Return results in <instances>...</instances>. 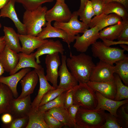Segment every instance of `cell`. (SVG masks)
<instances>
[{
  "label": "cell",
  "instance_id": "cell-19",
  "mask_svg": "<svg viewBox=\"0 0 128 128\" xmlns=\"http://www.w3.org/2000/svg\"><path fill=\"white\" fill-rule=\"evenodd\" d=\"M18 35L22 45L21 52L27 55L32 53L48 40L27 34H18Z\"/></svg>",
  "mask_w": 128,
  "mask_h": 128
},
{
  "label": "cell",
  "instance_id": "cell-27",
  "mask_svg": "<svg viewBox=\"0 0 128 128\" xmlns=\"http://www.w3.org/2000/svg\"><path fill=\"white\" fill-rule=\"evenodd\" d=\"M59 122L70 128H77L75 122L64 107L53 108L48 110Z\"/></svg>",
  "mask_w": 128,
  "mask_h": 128
},
{
  "label": "cell",
  "instance_id": "cell-38",
  "mask_svg": "<svg viewBox=\"0 0 128 128\" xmlns=\"http://www.w3.org/2000/svg\"><path fill=\"white\" fill-rule=\"evenodd\" d=\"M43 115L45 121L49 128H61L64 125L48 111L44 112Z\"/></svg>",
  "mask_w": 128,
  "mask_h": 128
},
{
  "label": "cell",
  "instance_id": "cell-33",
  "mask_svg": "<svg viewBox=\"0 0 128 128\" xmlns=\"http://www.w3.org/2000/svg\"><path fill=\"white\" fill-rule=\"evenodd\" d=\"M66 93V91L63 92L53 100L39 106L38 110L41 112H44L53 108L64 107Z\"/></svg>",
  "mask_w": 128,
  "mask_h": 128
},
{
  "label": "cell",
  "instance_id": "cell-39",
  "mask_svg": "<svg viewBox=\"0 0 128 128\" xmlns=\"http://www.w3.org/2000/svg\"><path fill=\"white\" fill-rule=\"evenodd\" d=\"M105 122L101 128H121L117 118L110 113L105 112Z\"/></svg>",
  "mask_w": 128,
  "mask_h": 128
},
{
  "label": "cell",
  "instance_id": "cell-42",
  "mask_svg": "<svg viewBox=\"0 0 128 128\" xmlns=\"http://www.w3.org/2000/svg\"><path fill=\"white\" fill-rule=\"evenodd\" d=\"M122 21L123 23V27L117 39L118 41H128V20Z\"/></svg>",
  "mask_w": 128,
  "mask_h": 128
},
{
  "label": "cell",
  "instance_id": "cell-29",
  "mask_svg": "<svg viewBox=\"0 0 128 128\" xmlns=\"http://www.w3.org/2000/svg\"><path fill=\"white\" fill-rule=\"evenodd\" d=\"M123 26L122 21L116 24L106 27L99 31V38L114 41L117 39Z\"/></svg>",
  "mask_w": 128,
  "mask_h": 128
},
{
  "label": "cell",
  "instance_id": "cell-22",
  "mask_svg": "<svg viewBox=\"0 0 128 128\" xmlns=\"http://www.w3.org/2000/svg\"><path fill=\"white\" fill-rule=\"evenodd\" d=\"M31 71L30 68H23L19 72L10 76L4 77L1 76L0 77V83L7 86L12 91L14 98L16 99L18 95L17 88L18 82Z\"/></svg>",
  "mask_w": 128,
  "mask_h": 128
},
{
  "label": "cell",
  "instance_id": "cell-44",
  "mask_svg": "<svg viewBox=\"0 0 128 128\" xmlns=\"http://www.w3.org/2000/svg\"><path fill=\"white\" fill-rule=\"evenodd\" d=\"M79 107V106L78 105L73 104L69 106L67 109L69 114L75 123V119L76 115Z\"/></svg>",
  "mask_w": 128,
  "mask_h": 128
},
{
  "label": "cell",
  "instance_id": "cell-41",
  "mask_svg": "<svg viewBox=\"0 0 128 128\" xmlns=\"http://www.w3.org/2000/svg\"><path fill=\"white\" fill-rule=\"evenodd\" d=\"M95 15L103 13V8L105 5L104 0H90Z\"/></svg>",
  "mask_w": 128,
  "mask_h": 128
},
{
  "label": "cell",
  "instance_id": "cell-34",
  "mask_svg": "<svg viewBox=\"0 0 128 128\" xmlns=\"http://www.w3.org/2000/svg\"><path fill=\"white\" fill-rule=\"evenodd\" d=\"M78 14L80 20L88 26L92 17L95 15L90 0H88L83 10Z\"/></svg>",
  "mask_w": 128,
  "mask_h": 128
},
{
  "label": "cell",
  "instance_id": "cell-47",
  "mask_svg": "<svg viewBox=\"0 0 128 128\" xmlns=\"http://www.w3.org/2000/svg\"><path fill=\"white\" fill-rule=\"evenodd\" d=\"M105 4L112 2H115L122 4L128 11V0H104Z\"/></svg>",
  "mask_w": 128,
  "mask_h": 128
},
{
  "label": "cell",
  "instance_id": "cell-26",
  "mask_svg": "<svg viewBox=\"0 0 128 128\" xmlns=\"http://www.w3.org/2000/svg\"><path fill=\"white\" fill-rule=\"evenodd\" d=\"M3 36L5 46L13 51L18 53L21 52V49L18 35L14 29L10 27L4 26Z\"/></svg>",
  "mask_w": 128,
  "mask_h": 128
},
{
  "label": "cell",
  "instance_id": "cell-28",
  "mask_svg": "<svg viewBox=\"0 0 128 128\" xmlns=\"http://www.w3.org/2000/svg\"><path fill=\"white\" fill-rule=\"evenodd\" d=\"M43 113L38 109L32 108L28 115V121L26 128H49L45 121Z\"/></svg>",
  "mask_w": 128,
  "mask_h": 128
},
{
  "label": "cell",
  "instance_id": "cell-31",
  "mask_svg": "<svg viewBox=\"0 0 128 128\" xmlns=\"http://www.w3.org/2000/svg\"><path fill=\"white\" fill-rule=\"evenodd\" d=\"M114 73L118 74L125 85H128V56L116 62Z\"/></svg>",
  "mask_w": 128,
  "mask_h": 128
},
{
  "label": "cell",
  "instance_id": "cell-15",
  "mask_svg": "<svg viewBox=\"0 0 128 128\" xmlns=\"http://www.w3.org/2000/svg\"><path fill=\"white\" fill-rule=\"evenodd\" d=\"M122 21L121 18L115 14H107L103 13L92 18L88 26L90 28L96 27L100 31L108 26L116 24Z\"/></svg>",
  "mask_w": 128,
  "mask_h": 128
},
{
  "label": "cell",
  "instance_id": "cell-43",
  "mask_svg": "<svg viewBox=\"0 0 128 128\" xmlns=\"http://www.w3.org/2000/svg\"><path fill=\"white\" fill-rule=\"evenodd\" d=\"M72 89L66 91L64 107L67 109L69 106L73 104Z\"/></svg>",
  "mask_w": 128,
  "mask_h": 128
},
{
  "label": "cell",
  "instance_id": "cell-12",
  "mask_svg": "<svg viewBox=\"0 0 128 128\" xmlns=\"http://www.w3.org/2000/svg\"><path fill=\"white\" fill-rule=\"evenodd\" d=\"M31 104L30 95L19 100L14 98L9 113L13 119L28 116L32 108Z\"/></svg>",
  "mask_w": 128,
  "mask_h": 128
},
{
  "label": "cell",
  "instance_id": "cell-40",
  "mask_svg": "<svg viewBox=\"0 0 128 128\" xmlns=\"http://www.w3.org/2000/svg\"><path fill=\"white\" fill-rule=\"evenodd\" d=\"M28 116L13 119L9 124H5L4 127L8 128H26L28 121Z\"/></svg>",
  "mask_w": 128,
  "mask_h": 128
},
{
  "label": "cell",
  "instance_id": "cell-17",
  "mask_svg": "<svg viewBox=\"0 0 128 128\" xmlns=\"http://www.w3.org/2000/svg\"><path fill=\"white\" fill-rule=\"evenodd\" d=\"M64 51L63 44L60 41L48 40L38 48L37 51L34 53L36 62L39 64L41 63L39 57L42 55L51 54L56 52L62 55H63Z\"/></svg>",
  "mask_w": 128,
  "mask_h": 128
},
{
  "label": "cell",
  "instance_id": "cell-24",
  "mask_svg": "<svg viewBox=\"0 0 128 128\" xmlns=\"http://www.w3.org/2000/svg\"><path fill=\"white\" fill-rule=\"evenodd\" d=\"M14 98L9 87L6 85L0 83V114L10 113Z\"/></svg>",
  "mask_w": 128,
  "mask_h": 128
},
{
  "label": "cell",
  "instance_id": "cell-8",
  "mask_svg": "<svg viewBox=\"0 0 128 128\" xmlns=\"http://www.w3.org/2000/svg\"><path fill=\"white\" fill-rule=\"evenodd\" d=\"M99 31L96 27L86 30L81 36L78 34L76 36V41L73 47L78 52L84 53L91 45L99 38Z\"/></svg>",
  "mask_w": 128,
  "mask_h": 128
},
{
  "label": "cell",
  "instance_id": "cell-16",
  "mask_svg": "<svg viewBox=\"0 0 128 128\" xmlns=\"http://www.w3.org/2000/svg\"><path fill=\"white\" fill-rule=\"evenodd\" d=\"M38 80V75L34 69L27 73L20 82L21 86L22 92L16 99H22L32 93Z\"/></svg>",
  "mask_w": 128,
  "mask_h": 128
},
{
  "label": "cell",
  "instance_id": "cell-5",
  "mask_svg": "<svg viewBox=\"0 0 128 128\" xmlns=\"http://www.w3.org/2000/svg\"><path fill=\"white\" fill-rule=\"evenodd\" d=\"M72 89L73 104L88 109H94L97 104L95 91L87 83H79Z\"/></svg>",
  "mask_w": 128,
  "mask_h": 128
},
{
  "label": "cell",
  "instance_id": "cell-4",
  "mask_svg": "<svg viewBox=\"0 0 128 128\" xmlns=\"http://www.w3.org/2000/svg\"><path fill=\"white\" fill-rule=\"evenodd\" d=\"M91 45V50L94 57L112 65L128 56L124 53V50L106 46L101 41H96Z\"/></svg>",
  "mask_w": 128,
  "mask_h": 128
},
{
  "label": "cell",
  "instance_id": "cell-10",
  "mask_svg": "<svg viewBox=\"0 0 128 128\" xmlns=\"http://www.w3.org/2000/svg\"><path fill=\"white\" fill-rule=\"evenodd\" d=\"M59 53L56 52L51 54H47L45 59L46 67V78L50 82L55 89L57 88L58 69L61 64Z\"/></svg>",
  "mask_w": 128,
  "mask_h": 128
},
{
  "label": "cell",
  "instance_id": "cell-51",
  "mask_svg": "<svg viewBox=\"0 0 128 128\" xmlns=\"http://www.w3.org/2000/svg\"><path fill=\"white\" fill-rule=\"evenodd\" d=\"M128 45L124 44H119V45L125 51H128Z\"/></svg>",
  "mask_w": 128,
  "mask_h": 128
},
{
  "label": "cell",
  "instance_id": "cell-13",
  "mask_svg": "<svg viewBox=\"0 0 128 128\" xmlns=\"http://www.w3.org/2000/svg\"><path fill=\"white\" fill-rule=\"evenodd\" d=\"M95 91L97 104L95 109L106 110L116 118V112L118 108L121 105L128 103V99L116 101L105 97L98 91Z\"/></svg>",
  "mask_w": 128,
  "mask_h": 128
},
{
  "label": "cell",
  "instance_id": "cell-49",
  "mask_svg": "<svg viewBox=\"0 0 128 128\" xmlns=\"http://www.w3.org/2000/svg\"><path fill=\"white\" fill-rule=\"evenodd\" d=\"M5 46L3 36L0 37V53L4 49Z\"/></svg>",
  "mask_w": 128,
  "mask_h": 128
},
{
  "label": "cell",
  "instance_id": "cell-21",
  "mask_svg": "<svg viewBox=\"0 0 128 128\" xmlns=\"http://www.w3.org/2000/svg\"><path fill=\"white\" fill-rule=\"evenodd\" d=\"M37 74L40 82V87L38 94L33 102L31 107L32 109H38L41 100L43 96L49 91L55 89L48 82L45 75L44 69L42 67L39 69H34Z\"/></svg>",
  "mask_w": 128,
  "mask_h": 128
},
{
  "label": "cell",
  "instance_id": "cell-54",
  "mask_svg": "<svg viewBox=\"0 0 128 128\" xmlns=\"http://www.w3.org/2000/svg\"><path fill=\"white\" fill-rule=\"evenodd\" d=\"M1 17L0 15V17ZM1 27H2V25H1V23H0V29L1 28Z\"/></svg>",
  "mask_w": 128,
  "mask_h": 128
},
{
  "label": "cell",
  "instance_id": "cell-23",
  "mask_svg": "<svg viewBox=\"0 0 128 128\" xmlns=\"http://www.w3.org/2000/svg\"><path fill=\"white\" fill-rule=\"evenodd\" d=\"M87 84L95 91H98L106 98L114 100L116 93V88L115 81L96 82L89 81Z\"/></svg>",
  "mask_w": 128,
  "mask_h": 128
},
{
  "label": "cell",
  "instance_id": "cell-7",
  "mask_svg": "<svg viewBox=\"0 0 128 128\" xmlns=\"http://www.w3.org/2000/svg\"><path fill=\"white\" fill-rule=\"evenodd\" d=\"M114 66L100 60L92 70L89 81L96 82L114 81Z\"/></svg>",
  "mask_w": 128,
  "mask_h": 128
},
{
  "label": "cell",
  "instance_id": "cell-48",
  "mask_svg": "<svg viewBox=\"0 0 128 128\" xmlns=\"http://www.w3.org/2000/svg\"><path fill=\"white\" fill-rule=\"evenodd\" d=\"M88 0H80V5L79 9L77 11L78 13L82 11L84 9Z\"/></svg>",
  "mask_w": 128,
  "mask_h": 128
},
{
  "label": "cell",
  "instance_id": "cell-35",
  "mask_svg": "<svg viewBox=\"0 0 128 128\" xmlns=\"http://www.w3.org/2000/svg\"><path fill=\"white\" fill-rule=\"evenodd\" d=\"M128 103L123 105L118 109L117 118L121 128H128Z\"/></svg>",
  "mask_w": 128,
  "mask_h": 128
},
{
  "label": "cell",
  "instance_id": "cell-36",
  "mask_svg": "<svg viewBox=\"0 0 128 128\" xmlns=\"http://www.w3.org/2000/svg\"><path fill=\"white\" fill-rule=\"evenodd\" d=\"M15 2L21 4L26 10H32L37 8L44 3L51 2L54 0H14Z\"/></svg>",
  "mask_w": 128,
  "mask_h": 128
},
{
  "label": "cell",
  "instance_id": "cell-45",
  "mask_svg": "<svg viewBox=\"0 0 128 128\" xmlns=\"http://www.w3.org/2000/svg\"><path fill=\"white\" fill-rule=\"evenodd\" d=\"M102 40L103 41V42L104 44L108 47H110L111 45L118 44H124L127 45H128V41H110L105 39H102Z\"/></svg>",
  "mask_w": 128,
  "mask_h": 128
},
{
  "label": "cell",
  "instance_id": "cell-25",
  "mask_svg": "<svg viewBox=\"0 0 128 128\" xmlns=\"http://www.w3.org/2000/svg\"><path fill=\"white\" fill-rule=\"evenodd\" d=\"M18 54L19 59L18 63L15 68L9 73L10 75L17 73L21 69L32 68L39 69L42 67L41 65L37 64L35 61L34 53H32L30 54L27 55L21 52L18 53Z\"/></svg>",
  "mask_w": 128,
  "mask_h": 128
},
{
  "label": "cell",
  "instance_id": "cell-46",
  "mask_svg": "<svg viewBox=\"0 0 128 128\" xmlns=\"http://www.w3.org/2000/svg\"><path fill=\"white\" fill-rule=\"evenodd\" d=\"M13 120V118L11 114L9 113L4 114L1 117V120L3 123L5 124L10 123Z\"/></svg>",
  "mask_w": 128,
  "mask_h": 128
},
{
  "label": "cell",
  "instance_id": "cell-2",
  "mask_svg": "<svg viewBox=\"0 0 128 128\" xmlns=\"http://www.w3.org/2000/svg\"><path fill=\"white\" fill-rule=\"evenodd\" d=\"M47 10L46 6H42L33 10H26L23 14V23L26 34L37 36L42 31V27L46 25L45 15Z\"/></svg>",
  "mask_w": 128,
  "mask_h": 128
},
{
  "label": "cell",
  "instance_id": "cell-50",
  "mask_svg": "<svg viewBox=\"0 0 128 128\" xmlns=\"http://www.w3.org/2000/svg\"><path fill=\"white\" fill-rule=\"evenodd\" d=\"M10 0H0V10L6 5Z\"/></svg>",
  "mask_w": 128,
  "mask_h": 128
},
{
  "label": "cell",
  "instance_id": "cell-6",
  "mask_svg": "<svg viewBox=\"0 0 128 128\" xmlns=\"http://www.w3.org/2000/svg\"><path fill=\"white\" fill-rule=\"evenodd\" d=\"M77 11H74L69 21L66 22L55 21L53 26L64 31L74 41L76 35L80 33H83L89 28L88 25L79 21Z\"/></svg>",
  "mask_w": 128,
  "mask_h": 128
},
{
  "label": "cell",
  "instance_id": "cell-18",
  "mask_svg": "<svg viewBox=\"0 0 128 128\" xmlns=\"http://www.w3.org/2000/svg\"><path fill=\"white\" fill-rule=\"evenodd\" d=\"M19 59L18 54L6 46L0 53V63L7 72L10 73L15 68Z\"/></svg>",
  "mask_w": 128,
  "mask_h": 128
},
{
  "label": "cell",
  "instance_id": "cell-32",
  "mask_svg": "<svg viewBox=\"0 0 128 128\" xmlns=\"http://www.w3.org/2000/svg\"><path fill=\"white\" fill-rule=\"evenodd\" d=\"M114 81L116 88V93L114 100L121 101L128 99V86L124 85L119 75L114 73Z\"/></svg>",
  "mask_w": 128,
  "mask_h": 128
},
{
  "label": "cell",
  "instance_id": "cell-9",
  "mask_svg": "<svg viewBox=\"0 0 128 128\" xmlns=\"http://www.w3.org/2000/svg\"><path fill=\"white\" fill-rule=\"evenodd\" d=\"M72 14L65 3H62L56 1L53 7L47 11L45 18L47 22H51L55 21L58 22H66L69 21Z\"/></svg>",
  "mask_w": 128,
  "mask_h": 128
},
{
  "label": "cell",
  "instance_id": "cell-11",
  "mask_svg": "<svg viewBox=\"0 0 128 128\" xmlns=\"http://www.w3.org/2000/svg\"><path fill=\"white\" fill-rule=\"evenodd\" d=\"M66 56L61 55V64L58 71L60 82L57 88H62L67 91L73 89L78 84V82L71 72L69 71L67 65Z\"/></svg>",
  "mask_w": 128,
  "mask_h": 128
},
{
  "label": "cell",
  "instance_id": "cell-14",
  "mask_svg": "<svg viewBox=\"0 0 128 128\" xmlns=\"http://www.w3.org/2000/svg\"><path fill=\"white\" fill-rule=\"evenodd\" d=\"M51 22H47L46 26L42 29V31L37 36L40 39H45L52 38H58L68 45L70 48V44L73 42L67 33L63 30L57 28L51 25Z\"/></svg>",
  "mask_w": 128,
  "mask_h": 128
},
{
  "label": "cell",
  "instance_id": "cell-1",
  "mask_svg": "<svg viewBox=\"0 0 128 128\" xmlns=\"http://www.w3.org/2000/svg\"><path fill=\"white\" fill-rule=\"evenodd\" d=\"M67 67L78 83H87L89 81L91 72L95 64L92 57L84 53L72 55L66 60Z\"/></svg>",
  "mask_w": 128,
  "mask_h": 128
},
{
  "label": "cell",
  "instance_id": "cell-53",
  "mask_svg": "<svg viewBox=\"0 0 128 128\" xmlns=\"http://www.w3.org/2000/svg\"><path fill=\"white\" fill-rule=\"evenodd\" d=\"M56 1H57L62 3H64L65 0H56Z\"/></svg>",
  "mask_w": 128,
  "mask_h": 128
},
{
  "label": "cell",
  "instance_id": "cell-52",
  "mask_svg": "<svg viewBox=\"0 0 128 128\" xmlns=\"http://www.w3.org/2000/svg\"><path fill=\"white\" fill-rule=\"evenodd\" d=\"M4 69L0 63V77L4 73Z\"/></svg>",
  "mask_w": 128,
  "mask_h": 128
},
{
  "label": "cell",
  "instance_id": "cell-30",
  "mask_svg": "<svg viewBox=\"0 0 128 128\" xmlns=\"http://www.w3.org/2000/svg\"><path fill=\"white\" fill-rule=\"evenodd\" d=\"M128 11L122 4L112 2L105 4L103 12L106 14H114L119 16L122 20H128Z\"/></svg>",
  "mask_w": 128,
  "mask_h": 128
},
{
  "label": "cell",
  "instance_id": "cell-3",
  "mask_svg": "<svg viewBox=\"0 0 128 128\" xmlns=\"http://www.w3.org/2000/svg\"><path fill=\"white\" fill-rule=\"evenodd\" d=\"M105 111L79 107L76 114L77 128H101L105 122Z\"/></svg>",
  "mask_w": 128,
  "mask_h": 128
},
{
  "label": "cell",
  "instance_id": "cell-37",
  "mask_svg": "<svg viewBox=\"0 0 128 128\" xmlns=\"http://www.w3.org/2000/svg\"><path fill=\"white\" fill-rule=\"evenodd\" d=\"M66 91L62 88H57L50 90L46 93L42 97L39 106L44 105L55 99L63 92Z\"/></svg>",
  "mask_w": 128,
  "mask_h": 128
},
{
  "label": "cell",
  "instance_id": "cell-20",
  "mask_svg": "<svg viewBox=\"0 0 128 128\" xmlns=\"http://www.w3.org/2000/svg\"><path fill=\"white\" fill-rule=\"evenodd\" d=\"M14 0H10L8 4L0 10V15L3 17H8L14 23L19 34H26L25 27L19 20L15 11Z\"/></svg>",
  "mask_w": 128,
  "mask_h": 128
}]
</instances>
